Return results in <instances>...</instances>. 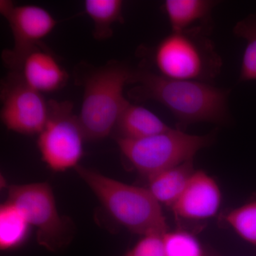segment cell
Wrapping results in <instances>:
<instances>
[{"instance_id":"2e32d148","label":"cell","mask_w":256,"mask_h":256,"mask_svg":"<svg viewBox=\"0 0 256 256\" xmlns=\"http://www.w3.org/2000/svg\"><path fill=\"white\" fill-rule=\"evenodd\" d=\"M26 216L12 202L8 201L0 208V248L11 250L20 246L28 236Z\"/></svg>"},{"instance_id":"ffe728a7","label":"cell","mask_w":256,"mask_h":256,"mask_svg":"<svg viewBox=\"0 0 256 256\" xmlns=\"http://www.w3.org/2000/svg\"><path fill=\"white\" fill-rule=\"evenodd\" d=\"M124 256H166L163 235L144 236Z\"/></svg>"},{"instance_id":"ba28073f","label":"cell","mask_w":256,"mask_h":256,"mask_svg":"<svg viewBox=\"0 0 256 256\" xmlns=\"http://www.w3.org/2000/svg\"><path fill=\"white\" fill-rule=\"evenodd\" d=\"M0 13L12 32L14 46L3 52V60L18 73L25 57L40 48L42 40L53 31L57 22L50 12L36 5L15 6L10 0L0 1Z\"/></svg>"},{"instance_id":"7c38bea8","label":"cell","mask_w":256,"mask_h":256,"mask_svg":"<svg viewBox=\"0 0 256 256\" xmlns=\"http://www.w3.org/2000/svg\"><path fill=\"white\" fill-rule=\"evenodd\" d=\"M171 128L152 111L129 102L121 112L114 130L118 134L116 138L137 140L166 132Z\"/></svg>"},{"instance_id":"e0dca14e","label":"cell","mask_w":256,"mask_h":256,"mask_svg":"<svg viewBox=\"0 0 256 256\" xmlns=\"http://www.w3.org/2000/svg\"><path fill=\"white\" fill-rule=\"evenodd\" d=\"M234 33L246 42L239 82L256 80V14L250 15L237 22Z\"/></svg>"},{"instance_id":"ac0fdd59","label":"cell","mask_w":256,"mask_h":256,"mask_svg":"<svg viewBox=\"0 0 256 256\" xmlns=\"http://www.w3.org/2000/svg\"><path fill=\"white\" fill-rule=\"evenodd\" d=\"M225 222L240 238L256 246V201L230 210L226 216Z\"/></svg>"},{"instance_id":"8992f818","label":"cell","mask_w":256,"mask_h":256,"mask_svg":"<svg viewBox=\"0 0 256 256\" xmlns=\"http://www.w3.org/2000/svg\"><path fill=\"white\" fill-rule=\"evenodd\" d=\"M50 116L38 134L42 160L50 170L64 172L76 168L84 154L86 137L73 106L68 101L50 100Z\"/></svg>"},{"instance_id":"277c9868","label":"cell","mask_w":256,"mask_h":256,"mask_svg":"<svg viewBox=\"0 0 256 256\" xmlns=\"http://www.w3.org/2000/svg\"><path fill=\"white\" fill-rule=\"evenodd\" d=\"M200 28L172 32L158 44L153 62L164 78L208 82L220 74L222 63Z\"/></svg>"},{"instance_id":"5b68a950","label":"cell","mask_w":256,"mask_h":256,"mask_svg":"<svg viewBox=\"0 0 256 256\" xmlns=\"http://www.w3.org/2000/svg\"><path fill=\"white\" fill-rule=\"evenodd\" d=\"M120 150L138 172L149 178L194 158L212 142L210 136L188 134L180 129L142 138H116Z\"/></svg>"},{"instance_id":"3957f363","label":"cell","mask_w":256,"mask_h":256,"mask_svg":"<svg viewBox=\"0 0 256 256\" xmlns=\"http://www.w3.org/2000/svg\"><path fill=\"white\" fill-rule=\"evenodd\" d=\"M133 72L119 63H110L94 70L86 79L79 122L86 139L98 140L110 134L129 101L124 88Z\"/></svg>"},{"instance_id":"44dd1931","label":"cell","mask_w":256,"mask_h":256,"mask_svg":"<svg viewBox=\"0 0 256 256\" xmlns=\"http://www.w3.org/2000/svg\"><path fill=\"white\" fill-rule=\"evenodd\" d=\"M210 256H223L218 255V254H212V255H210Z\"/></svg>"},{"instance_id":"9c48e42d","label":"cell","mask_w":256,"mask_h":256,"mask_svg":"<svg viewBox=\"0 0 256 256\" xmlns=\"http://www.w3.org/2000/svg\"><path fill=\"white\" fill-rule=\"evenodd\" d=\"M1 119L10 130L23 134H40L50 116V102L28 86L14 73L2 89Z\"/></svg>"},{"instance_id":"d6986e66","label":"cell","mask_w":256,"mask_h":256,"mask_svg":"<svg viewBox=\"0 0 256 256\" xmlns=\"http://www.w3.org/2000/svg\"><path fill=\"white\" fill-rule=\"evenodd\" d=\"M166 256H206L200 240L184 230H174L163 235Z\"/></svg>"},{"instance_id":"9a60e30c","label":"cell","mask_w":256,"mask_h":256,"mask_svg":"<svg viewBox=\"0 0 256 256\" xmlns=\"http://www.w3.org/2000/svg\"><path fill=\"white\" fill-rule=\"evenodd\" d=\"M84 6L94 22V36L96 40L110 38L114 24L124 22V2L121 0H86Z\"/></svg>"},{"instance_id":"30bf717a","label":"cell","mask_w":256,"mask_h":256,"mask_svg":"<svg viewBox=\"0 0 256 256\" xmlns=\"http://www.w3.org/2000/svg\"><path fill=\"white\" fill-rule=\"evenodd\" d=\"M222 194L214 178L202 170H195L181 196L171 207L184 220H206L220 210Z\"/></svg>"},{"instance_id":"52a82bcc","label":"cell","mask_w":256,"mask_h":256,"mask_svg":"<svg viewBox=\"0 0 256 256\" xmlns=\"http://www.w3.org/2000/svg\"><path fill=\"white\" fill-rule=\"evenodd\" d=\"M8 201L23 212L28 224L37 230V242L50 252L60 250L68 244L67 222L60 216L53 191L45 182L12 185Z\"/></svg>"},{"instance_id":"5bb4252c","label":"cell","mask_w":256,"mask_h":256,"mask_svg":"<svg viewBox=\"0 0 256 256\" xmlns=\"http://www.w3.org/2000/svg\"><path fill=\"white\" fill-rule=\"evenodd\" d=\"M215 4L208 0H166L164 10L172 32L186 31L197 22L204 20Z\"/></svg>"},{"instance_id":"7a4b0ae2","label":"cell","mask_w":256,"mask_h":256,"mask_svg":"<svg viewBox=\"0 0 256 256\" xmlns=\"http://www.w3.org/2000/svg\"><path fill=\"white\" fill-rule=\"evenodd\" d=\"M75 169L112 218L130 232L144 236L169 230L161 204L148 188L121 182L80 165Z\"/></svg>"},{"instance_id":"4fadbf2b","label":"cell","mask_w":256,"mask_h":256,"mask_svg":"<svg viewBox=\"0 0 256 256\" xmlns=\"http://www.w3.org/2000/svg\"><path fill=\"white\" fill-rule=\"evenodd\" d=\"M193 161L160 172L148 178V190L160 204L171 208L194 172Z\"/></svg>"},{"instance_id":"8fae6325","label":"cell","mask_w":256,"mask_h":256,"mask_svg":"<svg viewBox=\"0 0 256 256\" xmlns=\"http://www.w3.org/2000/svg\"><path fill=\"white\" fill-rule=\"evenodd\" d=\"M16 74L21 76L28 86L42 94L60 90L68 78L54 57L41 47L25 57Z\"/></svg>"},{"instance_id":"6da1fadb","label":"cell","mask_w":256,"mask_h":256,"mask_svg":"<svg viewBox=\"0 0 256 256\" xmlns=\"http://www.w3.org/2000/svg\"><path fill=\"white\" fill-rule=\"evenodd\" d=\"M130 96L152 100L170 111L181 126L224 124L228 118V92L206 82L172 80L146 70H134Z\"/></svg>"}]
</instances>
